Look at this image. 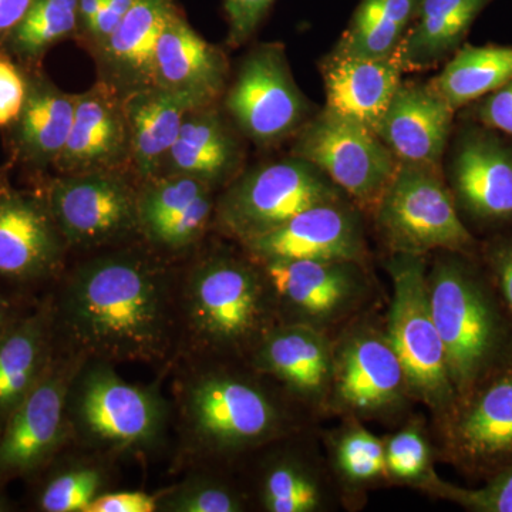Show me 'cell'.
Returning a JSON list of instances; mask_svg holds the SVG:
<instances>
[{
    "label": "cell",
    "mask_w": 512,
    "mask_h": 512,
    "mask_svg": "<svg viewBox=\"0 0 512 512\" xmlns=\"http://www.w3.org/2000/svg\"><path fill=\"white\" fill-rule=\"evenodd\" d=\"M50 289L57 345L168 376L180 348L177 275L141 239L77 255Z\"/></svg>",
    "instance_id": "1"
},
{
    "label": "cell",
    "mask_w": 512,
    "mask_h": 512,
    "mask_svg": "<svg viewBox=\"0 0 512 512\" xmlns=\"http://www.w3.org/2000/svg\"><path fill=\"white\" fill-rule=\"evenodd\" d=\"M167 377L178 473L239 470L261 448L309 429L312 417L242 360L178 357Z\"/></svg>",
    "instance_id": "2"
},
{
    "label": "cell",
    "mask_w": 512,
    "mask_h": 512,
    "mask_svg": "<svg viewBox=\"0 0 512 512\" xmlns=\"http://www.w3.org/2000/svg\"><path fill=\"white\" fill-rule=\"evenodd\" d=\"M177 313V359L247 362L279 323L264 269L235 242H205L178 264Z\"/></svg>",
    "instance_id": "3"
},
{
    "label": "cell",
    "mask_w": 512,
    "mask_h": 512,
    "mask_svg": "<svg viewBox=\"0 0 512 512\" xmlns=\"http://www.w3.org/2000/svg\"><path fill=\"white\" fill-rule=\"evenodd\" d=\"M426 281L458 399L512 362V322L478 256L436 252Z\"/></svg>",
    "instance_id": "4"
},
{
    "label": "cell",
    "mask_w": 512,
    "mask_h": 512,
    "mask_svg": "<svg viewBox=\"0 0 512 512\" xmlns=\"http://www.w3.org/2000/svg\"><path fill=\"white\" fill-rule=\"evenodd\" d=\"M164 376L131 384L106 360L86 359L66 399L72 443L116 461L148 460L171 446V404Z\"/></svg>",
    "instance_id": "5"
},
{
    "label": "cell",
    "mask_w": 512,
    "mask_h": 512,
    "mask_svg": "<svg viewBox=\"0 0 512 512\" xmlns=\"http://www.w3.org/2000/svg\"><path fill=\"white\" fill-rule=\"evenodd\" d=\"M372 217L390 254L480 252L437 165L399 163Z\"/></svg>",
    "instance_id": "6"
},
{
    "label": "cell",
    "mask_w": 512,
    "mask_h": 512,
    "mask_svg": "<svg viewBox=\"0 0 512 512\" xmlns=\"http://www.w3.org/2000/svg\"><path fill=\"white\" fill-rule=\"evenodd\" d=\"M427 262L426 255L390 254L386 271L392 281V298L384 326L414 402L426 406L436 420L453 407L457 396L446 350L431 315Z\"/></svg>",
    "instance_id": "7"
},
{
    "label": "cell",
    "mask_w": 512,
    "mask_h": 512,
    "mask_svg": "<svg viewBox=\"0 0 512 512\" xmlns=\"http://www.w3.org/2000/svg\"><path fill=\"white\" fill-rule=\"evenodd\" d=\"M413 403L384 320L373 309L333 335L329 414L389 423L400 420Z\"/></svg>",
    "instance_id": "8"
},
{
    "label": "cell",
    "mask_w": 512,
    "mask_h": 512,
    "mask_svg": "<svg viewBox=\"0 0 512 512\" xmlns=\"http://www.w3.org/2000/svg\"><path fill=\"white\" fill-rule=\"evenodd\" d=\"M319 168L289 156L242 171L217 197L214 232L244 244L281 227L299 212L345 200Z\"/></svg>",
    "instance_id": "9"
},
{
    "label": "cell",
    "mask_w": 512,
    "mask_h": 512,
    "mask_svg": "<svg viewBox=\"0 0 512 512\" xmlns=\"http://www.w3.org/2000/svg\"><path fill=\"white\" fill-rule=\"evenodd\" d=\"M271 289L276 318L336 335L372 311L377 289L365 262L275 261L259 264Z\"/></svg>",
    "instance_id": "10"
},
{
    "label": "cell",
    "mask_w": 512,
    "mask_h": 512,
    "mask_svg": "<svg viewBox=\"0 0 512 512\" xmlns=\"http://www.w3.org/2000/svg\"><path fill=\"white\" fill-rule=\"evenodd\" d=\"M437 460L484 481L512 464V362L433 420Z\"/></svg>",
    "instance_id": "11"
},
{
    "label": "cell",
    "mask_w": 512,
    "mask_h": 512,
    "mask_svg": "<svg viewBox=\"0 0 512 512\" xmlns=\"http://www.w3.org/2000/svg\"><path fill=\"white\" fill-rule=\"evenodd\" d=\"M37 187L45 194L70 254H89L140 239L138 184L127 173L59 174Z\"/></svg>",
    "instance_id": "12"
},
{
    "label": "cell",
    "mask_w": 512,
    "mask_h": 512,
    "mask_svg": "<svg viewBox=\"0 0 512 512\" xmlns=\"http://www.w3.org/2000/svg\"><path fill=\"white\" fill-rule=\"evenodd\" d=\"M13 165L0 167V284L39 296L69 265L70 249L42 188L12 183Z\"/></svg>",
    "instance_id": "13"
},
{
    "label": "cell",
    "mask_w": 512,
    "mask_h": 512,
    "mask_svg": "<svg viewBox=\"0 0 512 512\" xmlns=\"http://www.w3.org/2000/svg\"><path fill=\"white\" fill-rule=\"evenodd\" d=\"M86 359L57 345L42 380L6 421L0 433V488L16 480L28 483L72 444L66 399Z\"/></svg>",
    "instance_id": "14"
},
{
    "label": "cell",
    "mask_w": 512,
    "mask_h": 512,
    "mask_svg": "<svg viewBox=\"0 0 512 512\" xmlns=\"http://www.w3.org/2000/svg\"><path fill=\"white\" fill-rule=\"evenodd\" d=\"M291 156L319 168L360 211L372 215L399 161L375 131L323 109L296 134Z\"/></svg>",
    "instance_id": "15"
},
{
    "label": "cell",
    "mask_w": 512,
    "mask_h": 512,
    "mask_svg": "<svg viewBox=\"0 0 512 512\" xmlns=\"http://www.w3.org/2000/svg\"><path fill=\"white\" fill-rule=\"evenodd\" d=\"M224 109L239 133L258 147H274L296 134L309 120V101L293 79L285 47H254L224 93Z\"/></svg>",
    "instance_id": "16"
},
{
    "label": "cell",
    "mask_w": 512,
    "mask_h": 512,
    "mask_svg": "<svg viewBox=\"0 0 512 512\" xmlns=\"http://www.w3.org/2000/svg\"><path fill=\"white\" fill-rule=\"evenodd\" d=\"M308 429L269 444L247 461L254 505L264 512H325L343 504L325 454ZM245 461V463H247Z\"/></svg>",
    "instance_id": "17"
},
{
    "label": "cell",
    "mask_w": 512,
    "mask_h": 512,
    "mask_svg": "<svg viewBox=\"0 0 512 512\" xmlns=\"http://www.w3.org/2000/svg\"><path fill=\"white\" fill-rule=\"evenodd\" d=\"M215 191L185 175L163 174L138 183L141 241L171 261H184L214 231Z\"/></svg>",
    "instance_id": "18"
},
{
    "label": "cell",
    "mask_w": 512,
    "mask_h": 512,
    "mask_svg": "<svg viewBox=\"0 0 512 512\" xmlns=\"http://www.w3.org/2000/svg\"><path fill=\"white\" fill-rule=\"evenodd\" d=\"M362 211L349 201L315 205L281 227L239 244L258 264L275 261H356L367 264Z\"/></svg>",
    "instance_id": "19"
},
{
    "label": "cell",
    "mask_w": 512,
    "mask_h": 512,
    "mask_svg": "<svg viewBox=\"0 0 512 512\" xmlns=\"http://www.w3.org/2000/svg\"><path fill=\"white\" fill-rule=\"evenodd\" d=\"M247 363L282 390L311 417L329 414L333 336L311 326L278 323Z\"/></svg>",
    "instance_id": "20"
},
{
    "label": "cell",
    "mask_w": 512,
    "mask_h": 512,
    "mask_svg": "<svg viewBox=\"0 0 512 512\" xmlns=\"http://www.w3.org/2000/svg\"><path fill=\"white\" fill-rule=\"evenodd\" d=\"M55 168L59 174L133 170L124 99L110 84L99 80L77 94L72 130Z\"/></svg>",
    "instance_id": "21"
},
{
    "label": "cell",
    "mask_w": 512,
    "mask_h": 512,
    "mask_svg": "<svg viewBox=\"0 0 512 512\" xmlns=\"http://www.w3.org/2000/svg\"><path fill=\"white\" fill-rule=\"evenodd\" d=\"M450 190L458 211L474 224H512V150L487 131L461 138L450 170Z\"/></svg>",
    "instance_id": "22"
},
{
    "label": "cell",
    "mask_w": 512,
    "mask_h": 512,
    "mask_svg": "<svg viewBox=\"0 0 512 512\" xmlns=\"http://www.w3.org/2000/svg\"><path fill=\"white\" fill-rule=\"evenodd\" d=\"M229 63L224 50L202 39L180 10L165 23L154 59L157 87L190 101L194 109L214 106L228 87Z\"/></svg>",
    "instance_id": "23"
},
{
    "label": "cell",
    "mask_w": 512,
    "mask_h": 512,
    "mask_svg": "<svg viewBox=\"0 0 512 512\" xmlns=\"http://www.w3.org/2000/svg\"><path fill=\"white\" fill-rule=\"evenodd\" d=\"M454 113L433 84L402 82L376 134L399 163L441 167Z\"/></svg>",
    "instance_id": "24"
},
{
    "label": "cell",
    "mask_w": 512,
    "mask_h": 512,
    "mask_svg": "<svg viewBox=\"0 0 512 512\" xmlns=\"http://www.w3.org/2000/svg\"><path fill=\"white\" fill-rule=\"evenodd\" d=\"M29 87L25 106L9 128V163L42 175L55 167L74 119L77 94L63 92L43 69L28 72Z\"/></svg>",
    "instance_id": "25"
},
{
    "label": "cell",
    "mask_w": 512,
    "mask_h": 512,
    "mask_svg": "<svg viewBox=\"0 0 512 512\" xmlns=\"http://www.w3.org/2000/svg\"><path fill=\"white\" fill-rule=\"evenodd\" d=\"M57 348L50 291L0 335V433L42 380Z\"/></svg>",
    "instance_id": "26"
},
{
    "label": "cell",
    "mask_w": 512,
    "mask_h": 512,
    "mask_svg": "<svg viewBox=\"0 0 512 512\" xmlns=\"http://www.w3.org/2000/svg\"><path fill=\"white\" fill-rule=\"evenodd\" d=\"M175 10L173 0H136L94 55L101 82L110 84L121 96L156 86L157 43Z\"/></svg>",
    "instance_id": "27"
},
{
    "label": "cell",
    "mask_w": 512,
    "mask_h": 512,
    "mask_svg": "<svg viewBox=\"0 0 512 512\" xmlns=\"http://www.w3.org/2000/svg\"><path fill=\"white\" fill-rule=\"evenodd\" d=\"M242 164L241 141L214 104L188 111L161 175H185L220 190L244 171Z\"/></svg>",
    "instance_id": "28"
},
{
    "label": "cell",
    "mask_w": 512,
    "mask_h": 512,
    "mask_svg": "<svg viewBox=\"0 0 512 512\" xmlns=\"http://www.w3.org/2000/svg\"><path fill=\"white\" fill-rule=\"evenodd\" d=\"M320 70L325 84V110L376 133L403 82L404 73L397 60L393 56L355 59L330 53Z\"/></svg>",
    "instance_id": "29"
},
{
    "label": "cell",
    "mask_w": 512,
    "mask_h": 512,
    "mask_svg": "<svg viewBox=\"0 0 512 512\" xmlns=\"http://www.w3.org/2000/svg\"><path fill=\"white\" fill-rule=\"evenodd\" d=\"M117 463L70 444L28 481L29 507L37 512H87L107 491L116 490Z\"/></svg>",
    "instance_id": "30"
},
{
    "label": "cell",
    "mask_w": 512,
    "mask_h": 512,
    "mask_svg": "<svg viewBox=\"0 0 512 512\" xmlns=\"http://www.w3.org/2000/svg\"><path fill=\"white\" fill-rule=\"evenodd\" d=\"M131 163L138 183L163 173L165 158L174 146L185 116L194 110L190 101L153 86L123 96Z\"/></svg>",
    "instance_id": "31"
},
{
    "label": "cell",
    "mask_w": 512,
    "mask_h": 512,
    "mask_svg": "<svg viewBox=\"0 0 512 512\" xmlns=\"http://www.w3.org/2000/svg\"><path fill=\"white\" fill-rule=\"evenodd\" d=\"M491 0H419L406 35L394 52L403 73L423 72L453 56Z\"/></svg>",
    "instance_id": "32"
},
{
    "label": "cell",
    "mask_w": 512,
    "mask_h": 512,
    "mask_svg": "<svg viewBox=\"0 0 512 512\" xmlns=\"http://www.w3.org/2000/svg\"><path fill=\"white\" fill-rule=\"evenodd\" d=\"M326 460L343 504L355 505L367 491L390 484L384 441L366 429L363 421L345 417L338 429L325 436Z\"/></svg>",
    "instance_id": "33"
},
{
    "label": "cell",
    "mask_w": 512,
    "mask_h": 512,
    "mask_svg": "<svg viewBox=\"0 0 512 512\" xmlns=\"http://www.w3.org/2000/svg\"><path fill=\"white\" fill-rule=\"evenodd\" d=\"M511 79L512 46L467 45L454 53L430 83L458 110L495 92Z\"/></svg>",
    "instance_id": "34"
},
{
    "label": "cell",
    "mask_w": 512,
    "mask_h": 512,
    "mask_svg": "<svg viewBox=\"0 0 512 512\" xmlns=\"http://www.w3.org/2000/svg\"><path fill=\"white\" fill-rule=\"evenodd\" d=\"M419 0H360L332 55L386 59L394 55L416 13Z\"/></svg>",
    "instance_id": "35"
},
{
    "label": "cell",
    "mask_w": 512,
    "mask_h": 512,
    "mask_svg": "<svg viewBox=\"0 0 512 512\" xmlns=\"http://www.w3.org/2000/svg\"><path fill=\"white\" fill-rule=\"evenodd\" d=\"M238 470L220 467L191 468L181 481L156 493L157 512H245L254 500Z\"/></svg>",
    "instance_id": "36"
},
{
    "label": "cell",
    "mask_w": 512,
    "mask_h": 512,
    "mask_svg": "<svg viewBox=\"0 0 512 512\" xmlns=\"http://www.w3.org/2000/svg\"><path fill=\"white\" fill-rule=\"evenodd\" d=\"M79 32V0H35L10 33L5 50L26 72H35L53 46Z\"/></svg>",
    "instance_id": "37"
},
{
    "label": "cell",
    "mask_w": 512,
    "mask_h": 512,
    "mask_svg": "<svg viewBox=\"0 0 512 512\" xmlns=\"http://www.w3.org/2000/svg\"><path fill=\"white\" fill-rule=\"evenodd\" d=\"M383 441L390 484L409 485L420 491L439 476L434 470L436 448L424 420H407Z\"/></svg>",
    "instance_id": "38"
},
{
    "label": "cell",
    "mask_w": 512,
    "mask_h": 512,
    "mask_svg": "<svg viewBox=\"0 0 512 512\" xmlns=\"http://www.w3.org/2000/svg\"><path fill=\"white\" fill-rule=\"evenodd\" d=\"M483 483L478 488L458 487L437 476L420 491L470 512H512V464Z\"/></svg>",
    "instance_id": "39"
},
{
    "label": "cell",
    "mask_w": 512,
    "mask_h": 512,
    "mask_svg": "<svg viewBox=\"0 0 512 512\" xmlns=\"http://www.w3.org/2000/svg\"><path fill=\"white\" fill-rule=\"evenodd\" d=\"M28 72L5 49H0V130L19 119L28 97Z\"/></svg>",
    "instance_id": "40"
},
{
    "label": "cell",
    "mask_w": 512,
    "mask_h": 512,
    "mask_svg": "<svg viewBox=\"0 0 512 512\" xmlns=\"http://www.w3.org/2000/svg\"><path fill=\"white\" fill-rule=\"evenodd\" d=\"M478 258L512 322V235H497L485 242Z\"/></svg>",
    "instance_id": "41"
},
{
    "label": "cell",
    "mask_w": 512,
    "mask_h": 512,
    "mask_svg": "<svg viewBox=\"0 0 512 512\" xmlns=\"http://www.w3.org/2000/svg\"><path fill=\"white\" fill-rule=\"evenodd\" d=\"M275 0H225L227 42L231 49L245 45L255 35Z\"/></svg>",
    "instance_id": "42"
},
{
    "label": "cell",
    "mask_w": 512,
    "mask_h": 512,
    "mask_svg": "<svg viewBox=\"0 0 512 512\" xmlns=\"http://www.w3.org/2000/svg\"><path fill=\"white\" fill-rule=\"evenodd\" d=\"M477 119L488 130L512 137V79L481 99Z\"/></svg>",
    "instance_id": "43"
},
{
    "label": "cell",
    "mask_w": 512,
    "mask_h": 512,
    "mask_svg": "<svg viewBox=\"0 0 512 512\" xmlns=\"http://www.w3.org/2000/svg\"><path fill=\"white\" fill-rule=\"evenodd\" d=\"M87 512H157V497L140 490H111L100 495Z\"/></svg>",
    "instance_id": "44"
},
{
    "label": "cell",
    "mask_w": 512,
    "mask_h": 512,
    "mask_svg": "<svg viewBox=\"0 0 512 512\" xmlns=\"http://www.w3.org/2000/svg\"><path fill=\"white\" fill-rule=\"evenodd\" d=\"M134 2L136 0H103L92 32L86 40V47L93 56L107 42L111 33L117 29Z\"/></svg>",
    "instance_id": "45"
},
{
    "label": "cell",
    "mask_w": 512,
    "mask_h": 512,
    "mask_svg": "<svg viewBox=\"0 0 512 512\" xmlns=\"http://www.w3.org/2000/svg\"><path fill=\"white\" fill-rule=\"evenodd\" d=\"M40 296V295H39ZM39 296L28 295L15 291L9 286L0 284V335L15 322L19 316L28 311L30 305Z\"/></svg>",
    "instance_id": "46"
},
{
    "label": "cell",
    "mask_w": 512,
    "mask_h": 512,
    "mask_svg": "<svg viewBox=\"0 0 512 512\" xmlns=\"http://www.w3.org/2000/svg\"><path fill=\"white\" fill-rule=\"evenodd\" d=\"M35 0H0V49H5L10 33L18 26Z\"/></svg>",
    "instance_id": "47"
},
{
    "label": "cell",
    "mask_w": 512,
    "mask_h": 512,
    "mask_svg": "<svg viewBox=\"0 0 512 512\" xmlns=\"http://www.w3.org/2000/svg\"><path fill=\"white\" fill-rule=\"evenodd\" d=\"M103 0H79V37L86 42L99 15Z\"/></svg>",
    "instance_id": "48"
},
{
    "label": "cell",
    "mask_w": 512,
    "mask_h": 512,
    "mask_svg": "<svg viewBox=\"0 0 512 512\" xmlns=\"http://www.w3.org/2000/svg\"><path fill=\"white\" fill-rule=\"evenodd\" d=\"M16 505L10 501L8 495H6L5 488H0V512H10L16 510Z\"/></svg>",
    "instance_id": "49"
}]
</instances>
